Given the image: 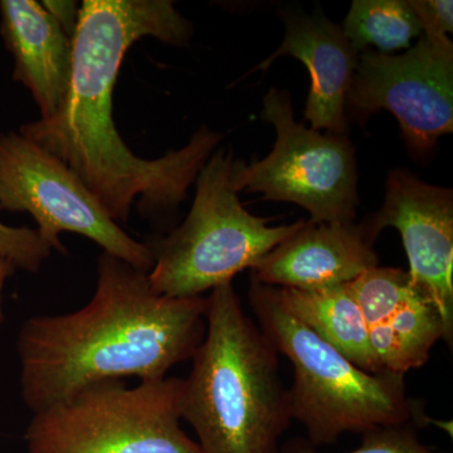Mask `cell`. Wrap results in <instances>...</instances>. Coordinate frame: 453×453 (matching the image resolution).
<instances>
[{
  "mask_svg": "<svg viewBox=\"0 0 453 453\" xmlns=\"http://www.w3.org/2000/svg\"><path fill=\"white\" fill-rule=\"evenodd\" d=\"M193 31L169 0H85L64 106L52 119L18 131L73 170L116 223L129 220L135 202L142 219L168 223L219 149L222 134L202 127L179 150L142 159L125 144L113 121V88L127 50L145 37L187 46Z\"/></svg>",
  "mask_w": 453,
  "mask_h": 453,
  "instance_id": "obj_1",
  "label": "cell"
},
{
  "mask_svg": "<svg viewBox=\"0 0 453 453\" xmlns=\"http://www.w3.org/2000/svg\"><path fill=\"white\" fill-rule=\"evenodd\" d=\"M205 297L164 296L149 273L103 252L83 308L27 319L17 336L19 387L33 413L101 380L166 378L207 332Z\"/></svg>",
  "mask_w": 453,
  "mask_h": 453,
  "instance_id": "obj_2",
  "label": "cell"
},
{
  "mask_svg": "<svg viewBox=\"0 0 453 453\" xmlns=\"http://www.w3.org/2000/svg\"><path fill=\"white\" fill-rule=\"evenodd\" d=\"M205 303L207 332L183 380L181 419L202 453H279L292 422L279 353L232 283L211 290Z\"/></svg>",
  "mask_w": 453,
  "mask_h": 453,
  "instance_id": "obj_3",
  "label": "cell"
},
{
  "mask_svg": "<svg viewBox=\"0 0 453 453\" xmlns=\"http://www.w3.org/2000/svg\"><path fill=\"white\" fill-rule=\"evenodd\" d=\"M249 301L262 332L290 360L292 421L305 428L316 449L345 434L402 425L422 429L432 422L425 403L408 395L404 375L357 368L283 308L273 286L251 277Z\"/></svg>",
  "mask_w": 453,
  "mask_h": 453,
  "instance_id": "obj_4",
  "label": "cell"
},
{
  "mask_svg": "<svg viewBox=\"0 0 453 453\" xmlns=\"http://www.w3.org/2000/svg\"><path fill=\"white\" fill-rule=\"evenodd\" d=\"M234 164L232 149H217L196 177L187 219L148 242L154 256L149 279L157 294L189 299L232 283L305 222L273 226L250 213L234 186Z\"/></svg>",
  "mask_w": 453,
  "mask_h": 453,
  "instance_id": "obj_5",
  "label": "cell"
},
{
  "mask_svg": "<svg viewBox=\"0 0 453 453\" xmlns=\"http://www.w3.org/2000/svg\"><path fill=\"white\" fill-rule=\"evenodd\" d=\"M181 378L96 381L33 413L28 453H202L181 428Z\"/></svg>",
  "mask_w": 453,
  "mask_h": 453,
  "instance_id": "obj_6",
  "label": "cell"
},
{
  "mask_svg": "<svg viewBox=\"0 0 453 453\" xmlns=\"http://www.w3.org/2000/svg\"><path fill=\"white\" fill-rule=\"evenodd\" d=\"M262 118L276 131L275 145L266 157L249 165L235 159L238 192L295 203L309 211L314 223H354L359 196L356 149L348 135H324L295 120L290 94L285 89L267 92Z\"/></svg>",
  "mask_w": 453,
  "mask_h": 453,
  "instance_id": "obj_7",
  "label": "cell"
},
{
  "mask_svg": "<svg viewBox=\"0 0 453 453\" xmlns=\"http://www.w3.org/2000/svg\"><path fill=\"white\" fill-rule=\"evenodd\" d=\"M0 210L31 214L52 251L67 253L59 234L73 232L144 273L154 266L150 246L127 234L73 170L14 131L0 134Z\"/></svg>",
  "mask_w": 453,
  "mask_h": 453,
  "instance_id": "obj_8",
  "label": "cell"
},
{
  "mask_svg": "<svg viewBox=\"0 0 453 453\" xmlns=\"http://www.w3.org/2000/svg\"><path fill=\"white\" fill-rule=\"evenodd\" d=\"M387 110L399 122L407 144L431 150L453 131V43L422 35L401 56L371 49L357 55L345 113L366 121Z\"/></svg>",
  "mask_w": 453,
  "mask_h": 453,
  "instance_id": "obj_9",
  "label": "cell"
},
{
  "mask_svg": "<svg viewBox=\"0 0 453 453\" xmlns=\"http://www.w3.org/2000/svg\"><path fill=\"white\" fill-rule=\"evenodd\" d=\"M372 242L387 226L401 234L414 288L436 308L453 347V192L431 186L404 169L387 179L386 198L377 213L362 222Z\"/></svg>",
  "mask_w": 453,
  "mask_h": 453,
  "instance_id": "obj_10",
  "label": "cell"
},
{
  "mask_svg": "<svg viewBox=\"0 0 453 453\" xmlns=\"http://www.w3.org/2000/svg\"><path fill=\"white\" fill-rule=\"evenodd\" d=\"M347 286L365 316L381 372L405 375L422 368L434 345L446 340L442 318L408 271L372 267Z\"/></svg>",
  "mask_w": 453,
  "mask_h": 453,
  "instance_id": "obj_11",
  "label": "cell"
},
{
  "mask_svg": "<svg viewBox=\"0 0 453 453\" xmlns=\"http://www.w3.org/2000/svg\"><path fill=\"white\" fill-rule=\"evenodd\" d=\"M362 223L326 225L305 220L291 237L251 268V277L273 288L300 291L347 285L372 267L380 257Z\"/></svg>",
  "mask_w": 453,
  "mask_h": 453,
  "instance_id": "obj_12",
  "label": "cell"
},
{
  "mask_svg": "<svg viewBox=\"0 0 453 453\" xmlns=\"http://www.w3.org/2000/svg\"><path fill=\"white\" fill-rule=\"evenodd\" d=\"M285 37L279 49L265 59L255 71L266 73L277 58L291 56L309 70L311 79L305 120L312 130H326L332 135H348L345 103L353 82L357 55L345 37L342 27L324 16L320 9L314 13L282 12Z\"/></svg>",
  "mask_w": 453,
  "mask_h": 453,
  "instance_id": "obj_13",
  "label": "cell"
},
{
  "mask_svg": "<svg viewBox=\"0 0 453 453\" xmlns=\"http://www.w3.org/2000/svg\"><path fill=\"white\" fill-rule=\"evenodd\" d=\"M0 33L14 58L13 79L31 92L41 120L52 119L70 91L73 38L35 0H2Z\"/></svg>",
  "mask_w": 453,
  "mask_h": 453,
  "instance_id": "obj_14",
  "label": "cell"
},
{
  "mask_svg": "<svg viewBox=\"0 0 453 453\" xmlns=\"http://www.w3.org/2000/svg\"><path fill=\"white\" fill-rule=\"evenodd\" d=\"M279 303L354 365L380 374L368 326L347 285L316 291L273 288Z\"/></svg>",
  "mask_w": 453,
  "mask_h": 453,
  "instance_id": "obj_15",
  "label": "cell"
},
{
  "mask_svg": "<svg viewBox=\"0 0 453 453\" xmlns=\"http://www.w3.org/2000/svg\"><path fill=\"white\" fill-rule=\"evenodd\" d=\"M342 28L357 53L371 46L381 53L410 49L423 35L408 0H354Z\"/></svg>",
  "mask_w": 453,
  "mask_h": 453,
  "instance_id": "obj_16",
  "label": "cell"
},
{
  "mask_svg": "<svg viewBox=\"0 0 453 453\" xmlns=\"http://www.w3.org/2000/svg\"><path fill=\"white\" fill-rule=\"evenodd\" d=\"M413 425L388 426L362 434V443L347 453H445L422 443ZM279 453H321L306 438L295 437L280 446Z\"/></svg>",
  "mask_w": 453,
  "mask_h": 453,
  "instance_id": "obj_17",
  "label": "cell"
},
{
  "mask_svg": "<svg viewBox=\"0 0 453 453\" xmlns=\"http://www.w3.org/2000/svg\"><path fill=\"white\" fill-rule=\"evenodd\" d=\"M50 253L52 250L42 240L37 229L8 226L0 219V261L11 262L16 270L35 273Z\"/></svg>",
  "mask_w": 453,
  "mask_h": 453,
  "instance_id": "obj_18",
  "label": "cell"
},
{
  "mask_svg": "<svg viewBox=\"0 0 453 453\" xmlns=\"http://www.w3.org/2000/svg\"><path fill=\"white\" fill-rule=\"evenodd\" d=\"M421 23L423 35L446 40L453 31L452 0H408Z\"/></svg>",
  "mask_w": 453,
  "mask_h": 453,
  "instance_id": "obj_19",
  "label": "cell"
},
{
  "mask_svg": "<svg viewBox=\"0 0 453 453\" xmlns=\"http://www.w3.org/2000/svg\"><path fill=\"white\" fill-rule=\"evenodd\" d=\"M43 7L52 14L57 23L64 28V31L73 37L76 31L77 20H79L80 7L76 2H62V0H46L42 3Z\"/></svg>",
  "mask_w": 453,
  "mask_h": 453,
  "instance_id": "obj_20",
  "label": "cell"
},
{
  "mask_svg": "<svg viewBox=\"0 0 453 453\" xmlns=\"http://www.w3.org/2000/svg\"><path fill=\"white\" fill-rule=\"evenodd\" d=\"M16 268L8 261H0V324L4 320V306H3V294H4L5 283L9 277L16 273Z\"/></svg>",
  "mask_w": 453,
  "mask_h": 453,
  "instance_id": "obj_21",
  "label": "cell"
}]
</instances>
